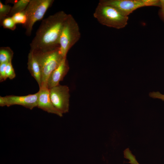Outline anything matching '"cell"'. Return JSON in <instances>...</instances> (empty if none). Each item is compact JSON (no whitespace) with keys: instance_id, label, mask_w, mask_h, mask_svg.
<instances>
[{"instance_id":"cell-4","label":"cell","mask_w":164,"mask_h":164,"mask_svg":"<svg viewBox=\"0 0 164 164\" xmlns=\"http://www.w3.org/2000/svg\"><path fill=\"white\" fill-rule=\"evenodd\" d=\"M81 36L79 27L73 16L68 14L63 26L59 40L60 53L67 57L70 50L79 40Z\"/></svg>"},{"instance_id":"cell-20","label":"cell","mask_w":164,"mask_h":164,"mask_svg":"<svg viewBox=\"0 0 164 164\" xmlns=\"http://www.w3.org/2000/svg\"><path fill=\"white\" fill-rule=\"evenodd\" d=\"M160 9L158 12V15L161 20L164 22V0H160Z\"/></svg>"},{"instance_id":"cell-9","label":"cell","mask_w":164,"mask_h":164,"mask_svg":"<svg viewBox=\"0 0 164 164\" xmlns=\"http://www.w3.org/2000/svg\"><path fill=\"white\" fill-rule=\"evenodd\" d=\"M37 107L47 112L62 117L63 114L53 106L51 101L49 89L47 86H42L39 88Z\"/></svg>"},{"instance_id":"cell-3","label":"cell","mask_w":164,"mask_h":164,"mask_svg":"<svg viewBox=\"0 0 164 164\" xmlns=\"http://www.w3.org/2000/svg\"><path fill=\"white\" fill-rule=\"evenodd\" d=\"M32 51L40 68L41 86H47V81L50 75L59 66L64 58L60 53V47L45 52Z\"/></svg>"},{"instance_id":"cell-7","label":"cell","mask_w":164,"mask_h":164,"mask_svg":"<svg viewBox=\"0 0 164 164\" xmlns=\"http://www.w3.org/2000/svg\"><path fill=\"white\" fill-rule=\"evenodd\" d=\"M50 97L53 106L62 114L69 109V89L66 85L60 84L49 89Z\"/></svg>"},{"instance_id":"cell-17","label":"cell","mask_w":164,"mask_h":164,"mask_svg":"<svg viewBox=\"0 0 164 164\" xmlns=\"http://www.w3.org/2000/svg\"><path fill=\"white\" fill-rule=\"evenodd\" d=\"M5 73L7 78L10 79H12L15 77L16 75L12 62L7 63L5 69Z\"/></svg>"},{"instance_id":"cell-14","label":"cell","mask_w":164,"mask_h":164,"mask_svg":"<svg viewBox=\"0 0 164 164\" xmlns=\"http://www.w3.org/2000/svg\"><path fill=\"white\" fill-rule=\"evenodd\" d=\"M12 6L8 4H4L0 1V22L5 18L8 17Z\"/></svg>"},{"instance_id":"cell-1","label":"cell","mask_w":164,"mask_h":164,"mask_svg":"<svg viewBox=\"0 0 164 164\" xmlns=\"http://www.w3.org/2000/svg\"><path fill=\"white\" fill-rule=\"evenodd\" d=\"M68 15L60 11L43 19L30 44V50L45 52L59 47L60 34Z\"/></svg>"},{"instance_id":"cell-5","label":"cell","mask_w":164,"mask_h":164,"mask_svg":"<svg viewBox=\"0 0 164 164\" xmlns=\"http://www.w3.org/2000/svg\"><path fill=\"white\" fill-rule=\"evenodd\" d=\"M54 2L53 0H30L24 10L27 21L23 26L26 29V34L27 36L31 35L34 23L43 19L46 11Z\"/></svg>"},{"instance_id":"cell-8","label":"cell","mask_w":164,"mask_h":164,"mask_svg":"<svg viewBox=\"0 0 164 164\" xmlns=\"http://www.w3.org/2000/svg\"><path fill=\"white\" fill-rule=\"evenodd\" d=\"M38 97V92L33 94L25 96L11 95L0 96V106L9 107L13 105H18L31 110L37 107Z\"/></svg>"},{"instance_id":"cell-16","label":"cell","mask_w":164,"mask_h":164,"mask_svg":"<svg viewBox=\"0 0 164 164\" xmlns=\"http://www.w3.org/2000/svg\"><path fill=\"white\" fill-rule=\"evenodd\" d=\"M16 23L21 24L24 25L27 21V17L24 11L17 13L11 17Z\"/></svg>"},{"instance_id":"cell-21","label":"cell","mask_w":164,"mask_h":164,"mask_svg":"<svg viewBox=\"0 0 164 164\" xmlns=\"http://www.w3.org/2000/svg\"><path fill=\"white\" fill-rule=\"evenodd\" d=\"M134 164H139L138 162L137 161H136Z\"/></svg>"},{"instance_id":"cell-19","label":"cell","mask_w":164,"mask_h":164,"mask_svg":"<svg viewBox=\"0 0 164 164\" xmlns=\"http://www.w3.org/2000/svg\"><path fill=\"white\" fill-rule=\"evenodd\" d=\"M149 95L151 97L160 99L164 101V94H162L159 91L151 92Z\"/></svg>"},{"instance_id":"cell-2","label":"cell","mask_w":164,"mask_h":164,"mask_svg":"<svg viewBox=\"0 0 164 164\" xmlns=\"http://www.w3.org/2000/svg\"><path fill=\"white\" fill-rule=\"evenodd\" d=\"M93 16L101 24L117 29L125 27L128 19V16L124 15L115 7L99 2Z\"/></svg>"},{"instance_id":"cell-12","label":"cell","mask_w":164,"mask_h":164,"mask_svg":"<svg viewBox=\"0 0 164 164\" xmlns=\"http://www.w3.org/2000/svg\"><path fill=\"white\" fill-rule=\"evenodd\" d=\"M13 5L12 7L8 17H12L15 14L24 11L28 5L30 0L13 1Z\"/></svg>"},{"instance_id":"cell-15","label":"cell","mask_w":164,"mask_h":164,"mask_svg":"<svg viewBox=\"0 0 164 164\" xmlns=\"http://www.w3.org/2000/svg\"><path fill=\"white\" fill-rule=\"evenodd\" d=\"M0 23L4 28L13 31L16 28V24L11 17H8L5 18Z\"/></svg>"},{"instance_id":"cell-6","label":"cell","mask_w":164,"mask_h":164,"mask_svg":"<svg viewBox=\"0 0 164 164\" xmlns=\"http://www.w3.org/2000/svg\"><path fill=\"white\" fill-rule=\"evenodd\" d=\"M99 2L112 6L128 16L135 10L145 6H160V0H101Z\"/></svg>"},{"instance_id":"cell-13","label":"cell","mask_w":164,"mask_h":164,"mask_svg":"<svg viewBox=\"0 0 164 164\" xmlns=\"http://www.w3.org/2000/svg\"><path fill=\"white\" fill-rule=\"evenodd\" d=\"M14 53L9 47H2L0 48V64L12 62Z\"/></svg>"},{"instance_id":"cell-18","label":"cell","mask_w":164,"mask_h":164,"mask_svg":"<svg viewBox=\"0 0 164 164\" xmlns=\"http://www.w3.org/2000/svg\"><path fill=\"white\" fill-rule=\"evenodd\" d=\"M8 63L0 64V81L2 82L7 78L5 73V69Z\"/></svg>"},{"instance_id":"cell-10","label":"cell","mask_w":164,"mask_h":164,"mask_svg":"<svg viewBox=\"0 0 164 164\" xmlns=\"http://www.w3.org/2000/svg\"><path fill=\"white\" fill-rule=\"evenodd\" d=\"M70 67L67 57L64 58L59 66L52 73L47 81L49 89L59 84L67 73Z\"/></svg>"},{"instance_id":"cell-11","label":"cell","mask_w":164,"mask_h":164,"mask_svg":"<svg viewBox=\"0 0 164 164\" xmlns=\"http://www.w3.org/2000/svg\"><path fill=\"white\" fill-rule=\"evenodd\" d=\"M28 69L37 81L39 87L41 86V73L39 64L33 52L30 50L28 56Z\"/></svg>"}]
</instances>
